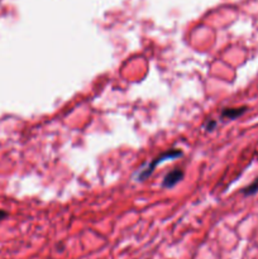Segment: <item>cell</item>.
I'll list each match as a JSON object with an SVG mask.
<instances>
[{
	"instance_id": "6da1fadb",
	"label": "cell",
	"mask_w": 258,
	"mask_h": 259,
	"mask_svg": "<svg viewBox=\"0 0 258 259\" xmlns=\"http://www.w3.org/2000/svg\"><path fill=\"white\" fill-rule=\"evenodd\" d=\"M181 154L182 152L180 151V149H169V151L163 152V153H161L159 156H157L153 161H151V163H149L146 168L142 169V171L139 172L138 176H137V180H138V181H146V180L153 174L154 168H156L158 164H161L162 162L167 161V159L177 158V157H180Z\"/></svg>"
},
{
	"instance_id": "7a4b0ae2",
	"label": "cell",
	"mask_w": 258,
	"mask_h": 259,
	"mask_svg": "<svg viewBox=\"0 0 258 259\" xmlns=\"http://www.w3.org/2000/svg\"><path fill=\"white\" fill-rule=\"evenodd\" d=\"M182 179H184V171L176 168L164 176L162 186L166 187V189H171V187L176 186L180 181H182Z\"/></svg>"
},
{
	"instance_id": "3957f363",
	"label": "cell",
	"mask_w": 258,
	"mask_h": 259,
	"mask_svg": "<svg viewBox=\"0 0 258 259\" xmlns=\"http://www.w3.org/2000/svg\"><path fill=\"white\" fill-rule=\"evenodd\" d=\"M245 110H247L245 106H242V108H227L222 111V118L233 120V119H237L240 115H243L245 113Z\"/></svg>"
},
{
	"instance_id": "277c9868",
	"label": "cell",
	"mask_w": 258,
	"mask_h": 259,
	"mask_svg": "<svg viewBox=\"0 0 258 259\" xmlns=\"http://www.w3.org/2000/svg\"><path fill=\"white\" fill-rule=\"evenodd\" d=\"M257 191H258V179L255 180L253 184H250L249 186L245 187V189L243 190V194H244L245 196H250V195H254Z\"/></svg>"
},
{
	"instance_id": "5b68a950",
	"label": "cell",
	"mask_w": 258,
	"mask_h": 259,
	"mask_svg": "<svg viewBox=\"0 0 258 259\" xmlns=\"http://www.w3.org/2000/svg\"><path fill=\"white\" fill-rule=\"evenodd\" d=\"M215 126H217V123H215V121H209V123L206 124V129H207V131H212V129H214Z\"/></svg>"
},
{
	"instance_id": "8992f818",
	"label": "cell",
	"mask_w": 258,
	"mask_h": 259,
	"mask_svg": "<svg viewBox=\"0 0 258 259\" xmlns=\"http://www.w3.org/2000/svg\"><path fill=\"white\" fill-rule=\"evenodd\" d=\"M4 218H7V212L4 210H0V220L4 219Z\"/></svg>"
}]
</instances>
